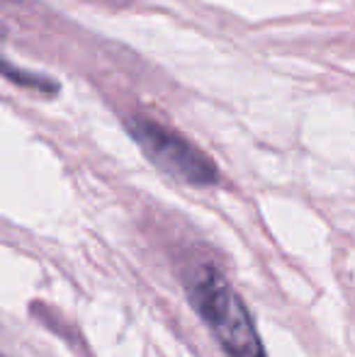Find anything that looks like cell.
Instances as JSON below:
<instances>
[{"instance_id":"2","label":"cell","mask_w":355,"mask_h":357,"mask_svg":"<svg viewBox=\"0 0 355 357\" xmlns=\"http://www.w3.org/2000/svg\"><path fill=\"white\" fill-rule=\"evenodd\" d=\"M124 124L144 155L171 178L188 185H214L219 180L217 165L178 132L142 114H134Z\"/></svg>"},{"instance_id":"1","label":"cell","mask_w":355,"mask_h":357,"mask_svg":"<svg viewBox=\"0 0 355 357\" xmlns=\"http://www.w3.org/2000/svg\"><path fill=\"white\" fill-rule=\"evenodd\" d=\"M188 296L229 357H268L251 311L217 268L195 270L188 280Z\"/></svg>"},{"instance_id":"3","label":"cell","mask_w":355,"mask_h":357,"mask_svg":"<svg viewBox=\"0 0 355 357\" xmlns=\"http://www.w3.org/2000/svg\"><path fill=\"white\" fill-rule=\"evenodd\" d=\"M103 3H109V5H122V3H127V0H103Z\"/></svg>"}]
</instances>
